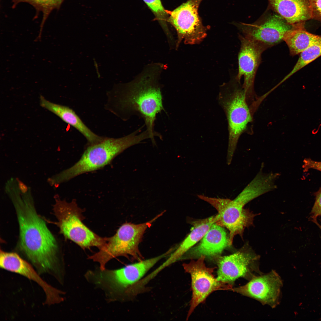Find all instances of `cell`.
Segmentation results:
<instances>
[{
    "mask_svg": "<svg viewBox=\"0 0 321 321\" xmlns=\"http://www.w3.org/2000/svg\"><path fill=\"white\" fill-rule=\"evenodd\" d=\"M155 73H147L126 85L124 88L108 95L107 105L110 111L124 120L137 115L145 122L152 144L159 134L154 130L157 114L164 110L160 86Z\"/></svg>",
    "mask_w": 321,
    "mask_h": 321,
    "instance_id": "1",
    "label": "cell"
},
{
    "mask_svg": "<svg viewBox=\"0 0 321 321\" xmlns=\"http://www.w3.org/2000/svg\"><path fill=\"white\" fill-rule=\"evenodd\" d=\"M15 207L22 251L40 272L57 269V245L45 221L28 203L16 204Z\"/></svg>",
    "mask_w": 321,
    "mask_h": 321,
    "instance_id": "2",
    "label": "cell"
},
{
    "mask_svg": "<svg viewBox=\"0 0 321 321\" xmlns=\"http://www.w3.org/2000/svg\"><path fill=\"white\" fill-rule=\"evenodd\" d=\"M170 249L155 257L142 260L120 268L101 270L99 268L87 271L86 280L102 290L109 301L122 300L129 293L131 286L138 281L158 261L169 255Z\"/></svg>",
    "mask_w": 321,
    "mask_h": 321,
    "instance_id": "3",
    "label": "cell"
},
{
    "mask_svg": "<svg viewBox=\"0 0 321 321\" xmlns=\"http://www.w3.org/2000/svg\"><path fill=\"white\" fill-rule=\"evenodd\" d=\"M218 98L228 121L229 139L226 162L229 165L239 139L243 133L248 130L250 124L253 121L254 113L247 101L240 82L236 78L221 86Z\"/></svg>",
    "mask_w": 321,
    "mask_h": 321,
    "instance_id": "4",
    "label": "cell"
},
{
    "mask_svg": "<svg viewBox=\"0 0 321 321\" xmlns=\"http://www.w3.org/2000/svg\"><path fill=\"white\" fill-rule=\"evenodd\" d=\"M139 131L138 129L119 138L105 137L99 143L88 145L79 160L63 173V180H70L103 168L126 149L147 139L145 132L139 133Z\"/></svg>",
    "mask_w": 321,
    "mask_h": 321,
    "instance_id": "5",
    "label": "cell"
},
{
    "mask_svg": "<svg viewBox=\"0 0 321 321\" xmlns=\"http://www.w3.org/2000/svg\"><path fill=\"white\" fill-rule=\"evenodd\" d=\"M164 212H162L148 221L138 224L125 223L123 224L112 236L107 237L106 242L98 251L88 257V259L98 262L101 270L106 268V264L115 257L130 256L138 261L143 260L139 249L144 234L147 228Z\"/></svg>",
    "mask_w": 321,
    "mask_h": 321,
    "instance_id": "6",
    "label": "cell"
},
{
    "mask_svg": "<svg viewBox=\"0 0 321 321\" xmlns=\"http://www.w3.org/2000/svg\"><path fill=\"white\" fill-rule=\"evenodd\" d=\"M53 210L60 232L84 249L95 246L99 249L105 244L107 237H102L93 232L83 222V210L76 201L68 202L56 199Z\"/></svg>",
    "mask_w": 321,
    "mask_h": 321,
    "instance_id": "7",
    "label": "cell"
},
{
    "mask_svg": "<svg viewBox=\"0 0 321 321\" xmlns=\"http://www.w3.org/2000/svg\"><path fill=\"white\" fill-rule=\"evenodd\" d=\"M202 0H188L173 11L166 10L168 15L167 22L177 32V48L183 40L185 44H197L206 36L209 26L203 25L198 13Z\"/></svg>",
    "mask_w": 321,
    "mask_h": 321,
    "instance_id": "8",
    "label": "cell"
},
{
    "mask_svg": "<svg viewBox=\"0 0 321 321\" xmlns=\"http://www.w3.org/2000/svg\"><path fill=\"white\" fill-rule=\"evenodd\" d=\"M205 258L201 255L196 260H192L183 265L185 271L190 274L191 279L192 294L187 320L196 307L211 293L218 290H231L232 288V284L219 281L215 277L213 274L214 268L206 266Z\"/></svg>",
    "mask_w": 321,
    "mask_h": 321,
    "instance_id": "9",
    "label": "cell"
},
{
    "mask_svg": "<svg viewBox=\"0 0 321 321\" xmlns=\"http://www.w3.org/2000/svg\"><path fill=\"white\" fill-rule=\"evenodd\" d=\"M239 36L241 45L238 56V72L235 78L240 82L241 78L243 77L242 86L247 101L249 105H251L259 98L254 90L255 77L261 62L262 54L267 48L243 35L240 34Z\"/></svg>",
    "mask_w": 321,
    "mask_h": 321,
    "instance_id": "10",
    "label": "cell"
},
{
    "mask_svg": "<svg viewBox=\"0 0 321 321\" xmlns=\"http://www.w3.org/2000/svg\"><path fill=\"white\" fill-rule=\"evenodd\" d=\"M217 257L216 278L219 281L232 284L240 277L252 278L254 272L259 273V257L245 246L233 254Z\"/></svg>",
    "mask_w": 321,
    "mask_h": 321,
    "instance_id": "11",
    "label": "cell"
},
{
    "mask_svg": "<svg viewBox=\"0 0 321 321\" xmlns=\"http://www.w3.org/2000/svg\"><path fill=\"white\" fill-rule=\"evenodd\" d=\"M246 37L259 43L267 48L283 41L286 32L292 25L279 15H273L264 20L248 24H235Z\"/></svg>",
    "mask_w": 321,
    "mask_h": 321,
    "instance_id": "12",
    "label": "cell"
},
{
    "mask_svg": "<svg viewBox=\"0 0 321 321\" xmlns=\"http://www.w3.org/2000/svg\"><path fill=\"white\" fill-rule=\"evenodd\" d=\"M282 282L274 271L266 275L254 276L246 285L231 290L255 298L272 307L278 304Z\"/></svg>",
    "mask_w": 321,
    "mask_h": 321,
    "instance_id": "13",
    "label": "cell"
},
{
    "mask_svg": "<svg viewBox=\"0 0 321 321\" xmlns=\"http://www.w3.org/2000/svg\"><path fill=\"white\" fill-rule=\"evenodd\" d=\"M0 266L3 269L21 274L37 283L45 293L46 304H54L64 300L62 295L64 294V292L54 288L44 281L31 265L17 254L1 250Z\"/></svg>",
    "mask_w": 321,
    "mask_h": 321,
    "instance_id": "14",
    "label": "cell"
},
{
    "mask_svg": "<svg viewBox=\"0 0 321 321\" xmlns=\"http://www.w3.org/2000/svg\"><path fill=\"white\" fill-rule=\"evenodd\" d=\"M198 196L210 204L218 211L219 218L215 223L226 228L229 231V246L232 245L235 236L239 235L243 237L245 229L250 225L237 212L233 200L209 197L202 195H198Z\"/></svg>",
    "mask_w": 321,
    "mask_h": 321,
    "instance_id": "15",
    "label": "cell"
},
{
    "mask_svg": "<svg viewBox=\"0 0 321 321\" xmlns=\"http://www.w3.org/2000/svg\"><path fill=\"white\" fill-rule=\"evenodd\" d=\"M200 243L189 251L188 257L198 258L201 255L217 257L229 246V235L224 227L213 224L201 240Z\"/></svg>",
    "mask_w": 321,
    "mask_h": 321,
    "instance_id": "16",
    "label": "cell"
},
{
    "mask_svg": "<svg viewBox=\"0 0 321 321\" xmlns=\"http://www.w3.org/2000/svg\"><path fill=\"white\" fill-rule=\"evenodd\" d=\"M218 218V214L206 218L192 221L193 228L190 233L177 248L169 256L167 259L154 271L156 275L164 268L181 259L188 251L201 240L211 226Z\"/></svg>",
    "mask_w": 321,
    "mask_h": 321,
    "instance_id": "17",
    "label": "cell"
},
{
    "mask_svg": "<svg viewBox=\"0 0 321 321\" xmlns=\"http://www.w3.org/2000/svg\"><path fill=\"white\" fill-rule=\"evenodd\" d=\"M40 103L41 107L53 113L79 131L86 138L89 145L99 143L105 138L93 133L83 123L75 111L69 107L52 103L42 95L40 97Z\"/></svg>",
    "mask_w": 321,
    "mask_h": 321,
    "instance_id": "18",
    "label": "cell"
},
{
    "mask_svg": "<svg viewBox=\"0 0 321 321\" xmlns=\"http://www.w3.org/2000/svg\"><path fill=\"white\" fill-rule=\"evenodd\" d=\"M273 10L289 24L312 19L311 0H268Z\"/></svg>",
    "mask_w": 321,
    "mask_h": 321,
    "instance_id": "19",
    "label": "cell"
},
{
    "mask_svg": "<svg viewBox=\"0 0 321 321\" xmlns=\"http://www.w3.org/2000/svg\"><path fill=\"white\" fill-rule=\"evenodd\" d=\"M305 22L292 25L291 29L285 33L284 41L289 49L290 54L295 56L300 54L321 37V35L308 32L305 28Z\"/></svg>",
    "mask_w": 321,
    "mask_h": 321,
    "instance_id": "20",
    "label": "cell"
},
{
    "mask_svg": "<svg viewBox=\"0 0 321 321\" xmlns=\"http://www.w3.org/2000/svg\"><path fill=\"white\" fill-rule=\"evenodd\" d=\"M64 0H11L12 3V7L15 8L21 3H27L32 5L36 11V15L39 12L43 14L42 20L40 26V32L37 38L40 40L44 25L49 15L54 9L58 10Z\"/></svg>",
    "mask_w": 321,
    "mask_h": 321,
    "instance_id": "21",
    "label": "cell"
},
{
    "mask_svg": "<svg viewBox=\"0 0 321 321\" xmlns=\"http://www.w3.org/2000/svg\"><path fill=\"white\" fill-rule=\"evenodd\" d=\"M291 71L281 81L283 83L303 67L321 56V37L301 53Z\"/></svg>",
    "mask_w": 321,
    "mask_h": 321,
    "instance_id": "22",
    "label": "cell"
},
{
    "mask_svg": "<svg viewBox=\"0 0 321 321\" xmlns=\"http://www.w3.org/2000/svg\"><path fill=\"white\" fill-rule=\"evenodd\" d=\"M154 14L155 19L164 23L167 22L168 15L160 0H143Z\"/></svg>",
    "mask_w": 321,
    "mask_h": 321,
    "instance_id": "23",
    "label": "cell"
},
{
    "mask_svg": "<svg viewBox=\"0 0 321 321\" xmlns=\"http://www.w3.org/2000/svg\"><path fill=\"white\" fill-rule=\"evenodd\" d=\"M315 200L311 212V221L317 220V218L321 216V187L314 194Z\"/></svg>",
    "mask_w": 321,
    "mask_h": 321,
    "instance_id": "24",
    "label": "cell"
},
{
    "mask_svg": "<svg viewBox=\"0 0 321 321\" xmlns=\"http://www.w3.org/2000/svg\"><path fill=\"white\" fill-rule=\"evenodd\" d=\"M312 19L321 22V0H311Z\"/></svg>",
    "mask_w": 321,
    "mask_h": 321,
    "instance_id": "25",
    "label": "cell"
},
{
    "mask_svg": "<svg viewBox=\"0 0 321 321\" xmlns=\"http://www.w3.org/2000/svg\"><path fill=\"white\" fill-rule=\"evenodd\" d=\"M302 167L304 171L310 169H313L321 171V161H317L310 158H306L303 161Z\"/></svg>",
    "mask_w": 321,
    "mask_h": 321,
    "instance_id": "26",
    "label": "cell"
},
{
    "mask_svg": "<svg viewBox=\"0 0 321 321\" xmlns=\"http://www.w3.org/2000/svg\"><path fill=\"white\" fill-rule=\"evenodd\" d=\"M19 188L23 193H26L27 191V187L23 182L20 181H18Z\"/></svg>",
    "mask_w": 321,
    "mask_h": 321,
    "instance_id": "27",
    "label": "cell"
},
{
    "mask_svg": "<svg viewBox=\"0 0 321 321\" xmlns=\"http://www.w3.org/2000/svg\"><path fill=\"white\" fill-rule=\"evenodd\" d=\"M313 222H314V223H315V224H316V225H317V226H318V227H319V228H320V229L321 230V225L320 224H319V223H318V222H317V220H316V221H314ZM320 264L321 265V263H320Z\"/></svg>",
    "mask_w": 321,
    "mask_h": 321,
    "instance_id": "28",
    "label": "cell"
}]
</instances>
